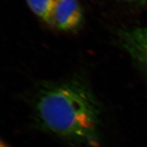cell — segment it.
<instances>
[{
	"instance_id": "1",
	"label": "cell",
	"mask_w": 147,
	"mask_h": 147,
	"mask_svg": "<svg viewBox=\"0 0 147 147\" xmlns=\"http://www.w3.org/2000/svg\"><path fill=\"white\" fill-rule=\"evenodd\" d=\"M37 125L69 144L99 147L100 109L91 91L71 82L45 85L36 96Z\"/></svg>"
},
{
	"instance_id": "2",
	"label": "cell",
	"mask_w": 147,
	"mask_h": 147,
	"mask_svg": "<svg viewBox=\"0 0 147 147\" xmlns=\"http://www.w3.org/2000/svg\"><path fill=\"white\" fill-rule=\"evenodd\" d=\"M119 38L124 49L147 75V25L123 29Z\"/></svg>"
},
{
	"instance_id": "3",
	"label": "cell",
	"mask_w": 147,
	"mask_h": 147,
	"mask_svg": "<svg viewBox=\"0 0 147 147\" xmlns=\"http://www.w3.org/2000/svg\"><path fill=\"white\" fill-rule=\"evenodd\" d=\"M82 17V8L77 0H58L52 25L60 30H72L81 24Z\"/></svg>"
},
{
	"instance_id": "4",
	"label": "cell",
	"mask_w": 147,
	"mask_h": 147,
	"mask_svg": "<svg viewBox=\"0 0 147 147\" xmlns=\"http://www.w3.org/2000/svg\"><path fill=\"white\" fill-rule=\"evenodd\" d=\"M58 0H26L31 10L40 19L50 25L52 24V18Z\"/></svg>"
},
{
	"instance_id": "5",
	"label": "cell",
	"mask_w": 147,
	"mask_h": 147,
	"mask_svg": "<svg viewBox=\"0 0 147 147\" xmlns=\"http://www.w3.org/2000/svg\"><path fill=\"white\" fill-rule=\"evenodd\" d=\"M124 1L134 5H144L147 3V0H123Z\"/></svg>"
},
{
	"instance_id": "6",
	"label": "cell",
	"mask_w": 147,
	"mask_h": 147,
	"mask_svg": "<svg viewBox=\"0 0 147 147\" xmlns=\"http://www.w3.org/2000/svg\"><path fill=\"white\" fill-rule=\"evenodd\" d=\"M1 147H9V146L6 143H4V142L1 141Z\"/></svg>"
}]
</instances>
